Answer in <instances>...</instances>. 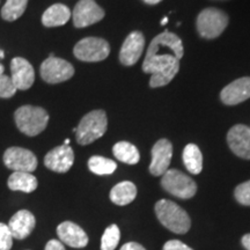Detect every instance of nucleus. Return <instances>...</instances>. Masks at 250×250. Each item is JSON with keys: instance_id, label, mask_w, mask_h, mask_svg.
Wrapping results in <instances>:
<instances>
[{"instance_id": "obj_1", "label": "nucleus", "mask_w": 250, "mask_h": 250, "mask_svg": "<svg viewBox=\"0 0 250 250\" xmlns=\"http://www.w3.org/2000/svg\"><path fill=\"white\" fill-rule=\"evenodd\" d=\"M145 73L152 74L149 86L152 88L168 85L180 70V61L174 55H155L145 58L143 64Z\"/></svg>"}, {"instance_id": "obj_2", "label": "nucleus", "mask_w": 250, "mask_h": 250, "mask_svg": "<svg viewBox=\"0 0 250 250\" xmlns=\"http://www.w3.org/2000/svg\"><path fill=\"white\" fill-rule=\"evenodd\" d=\"M155 214L159 221L173 233L186 234L191 227L190 217L186 210L168 199H161L156 203Z\"/></svg>"}, {"instance_id": "obj_3", "label": "nucleus", "mask_w": 250, "mask_h": 250, "mask_svg": "<svg viewBox=\"0 0 250 250\" xmlns=\"http://www.w3.org/2000/svg\"><path fill=\"white\" fill-rule=\"evenodd\" d=\"M15 124L23 134L34 137L45 130L49 122V114L41 107L22 105L14 114Z\"/></svg>"}, {"instance_id": "obj_4", "label": "nucleus", "mask_w": 250, "mask_h": 250, "mask_svg": "<svg viewBox=\"0 0 250 250\" xmlns=\"http://www.w3.org/2000/svg\"><path fill=\"white\" fill-rule=\"evenodd\" d=\"M108 126L107 115L103 110H93L88 112L80 121L74 132L77 133V142L80 145H89L101 138Z\"/></svg>"}, {"instance_id": "obj_5", "label": "nucleus", "mask_w": 250, "mask_h": 250, "mask_svg": "<svg viewBox=\"0 0 250 250\" xmlns=\"http://www.w3.org/2000/svg\"><path fill=\"white\" fill-rule=\"evenodd\" d=\"M161 186L167 192L181 199H189L196 195L197 184L191 177L177 169H168L162 175Z\"/></svg>"}, {"instance_id": "obj_6", "label": "nucleus", "mask_w": 250, "mask_h": 250, "mask_svg": "<svg viewBox=\"0 0 250 250\" xmlns=\"http://www.w3.org/2000/svg\"><path fill=\"white\" fill-rule=\"evenodd\" d=\"M228 24V17L218 8H206L197 18V29L204 39H215L223 34Z\"/></svg>"}, {"instance_id": "obj_7", "label": "nucleus", "mask_w": 250, "mask_h": 250, "mask_svg": "<svg viewBox=\"0 0 250 250\" xmlns=\"http://www.w3.org/2000/svg\"><path fill=\"white\" fill-rule=\"evenodd\" d=\"M73 54L83 62H101L110 54V45L107 41L100 37H86L77 43Z\"/></svg>"}, {"instance_id": "obj_8", "label": "nucleus", "mask_w": 250, "mask_h": 250, "mask_svg": "<svg viewBox=\"0 0 250 250\" xmlns=\"http://www.w3.org/2000/svg\"><path fill=\"white\" fill-rule=\"evenodd\" d=\"M183 44L182 41L176 34L169 33L165 30L160 35L153 39L149 44L147 52H146V59L153 57L155 55H175V57L180 59L183 57Z\"/></svg>"}, {"instance_id": "obj_9", "label": "nucleus", "mask_w": 250, "mask_h": 250, "mask_svg": "<svg viewBox=\"0 0 250 250\" xmlns=\"http://www.w3.org/2000/svg\"><path fill=\"white\" fill-rule=\"evenodd\" d=\"M40 73L45 83H61L74 76V67L64 59L49 57L41 65Z\"/></svg>"}, {"instance_id": "obj_10", "label": "nucleus", "mask_w": 250, "mask_h": 250, "mask_svg": "<svg viewBox=\"0 0 250 250\" xmlns=\"http://www.w3.org/2000/svg\"><path fill=\"white\" fill-rule=\"evenodd\" d=\"M4 164L8 169L14 171L33 173L37 168V158L29 149L9 147L4 153Z\"/></svg>"}, {"instance_id": "obj_11", "label": "nucleus", "mask_w": 250, "mask_h": 250, "mask_svg": "<svg viewBox=\"0 0 250 250\" xmlns=\"http://www.w3.org/2000/svg\"><path fill=\"white\" fill-rule=\"evenodd\" d=\"M72 18L77 28H85L101 21L104 18V11L95 0H80L73 9Z\"/></svg>"}, {"instance_id": "obj_12", "label": "nucleus", "mask_w": 250, "mask_h": 250, "mask_svg": "<svg viewBox=\"0 0 250 250\" xmlns=\"http://www.w3.org/2000/svg\"><path fill=\"white\" fill-rule=\"evenodd\" d=\"M171 156H173V145L169 140H158L152 148V161L149 165L151 174L154 176L164 175L169 169Z\"/></svg>"}, {"instance_id": "obj_13", "label": "nucleus", "mask_w": 250, "mask_h": 250, "mask_svg": "<svg viewBox=\"0 0 250 250\" xmlns=\"http://www.w3.org/2000/svg\"><path fill=\"white\" fill-rule=\"evenodd\" d=\"M227 143L234 154L250 160V126L237 124L228 131Z\"/></svg>"}, {"instance_id": "obj_14", "label": "nucleus", "mask_w": 250, "mask_h": 250, "mask_svg": "<svg viewBox=\"0 0 250 250\" xmlns=\"http://www.w3.org/2000/svg\"><path fill=\"white\" fill-rule=\"evenodd\" d=\"M74 162V153L70 145H61L51 149L44 158V165L48 169L56 173H66Z\"/></svg>"}, {"instance_id": "obj_15", "label": "nucleus", "mask_w": 250, "mask_h": 250, "mask_svg": "<svg viewBox=\"0 0 250 250\" xmlns=\"http://www.w3.org/2000/svg\"><path fill=\"white\" fill-rule=\"evenodd\" d=\"M145 48V39L140 31H132L125 39L121 48L120 61L125 66H132L139 61Z\"/></svg>"}, {"instance_id": "obj_16", "label": "nucleus", "mask_w": 250, "mask_h": 250, "mask_svg": "<svg viewBox=\"0 0 250 250\" xmlns=\"http://www.w3.org/2000/svg\"><path fill=\"white\" fill-rule=\"evenodd\" d=\"M12 81L15 88L20 90H27L33 86L35 81V71L27 59L17 57L11 62Z\"/></svg>"}, {"instance_id": "obj_17", "label": "nucleus", "mask_w": 250, "mask_h": 250, "mask_svg": "<svg viewBox=\"0 0 250 250\" xmlns=\"http://www.w3.org/2000/svg\"><path fill=\"white\" fill-rule=\"evenodd\" d=\"M220 99L227 105L239 104L250 99V78L245 77L234 80L221 90Z\"/></svg>"}, {"instance_id": "obj_18", "label": "nucleus", "mask_w": 250, "mask_h": 250, "mask_svg": "<svg viewBox=\"0 0 250 250\" xmlns=\"http://www.w3.org/2000/svg\"><path fill=\"white\" fill-rule=\"evenodd\" d=\"M57 234L62 243L72 248H83L88 245V236L79 225L64 221L57 227Z\"/></svg>"}, {"instance_id": "obj_19", "label": "nucleus", "mask_w": 250, "mask_h": 250, "mask_svg": "<svg viewBox=\"0 0 250 250\" xmlns=\"http://www.w3.org/2000/svg\"><path fill=\"white\" fill-rule=\"evenodd\" d=\"M35 225L36 220L34 214L28 210H21L9 219L7 226L13 239L23 240L30 235L35 228Z\"/></svg>"}, {"instance_id": "obj_20", "label": "nucleus", "mask_w": 250, "mask_h": 250, "mask_svg": "<svg viewBox=\"0 0 250 250\" xmlns=\"http://www.w3.org/2000/svg\"><path fill=\"white\" fill-rule=\"evenodd\" d=\"M72 13L67 6L62 4H55L46 9L42 15L43 26L51 27H61L70 20Z\"/></svg>"}, {"instance_id": "obj_21", "label": "nucleus", "mask_w": 250, "mask_h": 250, "mask_svg": "<svg viewBox=\"0 0 250 250\" xmlns=\"http://www.w3.org/2000/svg\"><path fill=\"white\" fill-rule=\"evenodd\" d=\"M7 186L13 191H22L30 193L35 191L39 186L37 179L31 173H24V171H14L9 176Z\"/></svg>"}, {"instance_id": "obj_22", "label": "nucleus", "mask_w": 250, "mask_h": 250, "mask_svg": "<svg viewBox=\"0 0 250 250\" xmlns=\"http://www.w3.org/2000/svg\"><path fill=\"white\" fill-rule=\"evenodd\" d=\"M137 196V188L130 181H123L111 189L110 199L114 204L124 206L134 201Z\"/></svg>"}, {"instance_id": "obj_23", "label": "nucleus", "mask_w": 250, "mask_h": 250, "mask_svg": "<svg viewBox=\"0 0 250 250\" xmlns=\"http://www.w3.org/2000/svg\"><path fill=\"white\" fill-rule=\"evenodd\" d=\"M183 162L189 173L198 175L203 169V155L195 144H188L183 151Z\"/></svg>"}, {"instance_id": "obj_24", "label": "nucleus", "mask_w": 250, "mask_h": 250, "mask_svg": "<svg viewBox=\"0 0 250 250\" xmlns=\"http://www.w3.org/2000/svg\"><path fill=\"white\" fill-rule=\"evenodd\" d=\"M112 153L120 160L127 165H136L139 162L140 155L136 146L127 142H120L112 147Z\"/></svg>"}, {"instance_id": "obj_25", "label": "nucleus", "mask_w": 250, "mask_h": 250, "mask_svg": "<svg viewBox=\"0 0 250 250\" xmlns=\"http://www.w3.org/2000/svg\"><path fill=\"white\" fill-rule=\"evenodd\" d=\"M28 5V0H7L1 8V18L6 21H15L22 17Z\"/></svg>"}, {"instance_id": "obj_26", "label": "nucleus", "mask_w": 250, "mask_h": 250, "mask_svg": "<svg viewBox=\"0 0 250 250\" xmlns=\"http://www.w3.org/2000/svg\"><path fill=\"white\" fill-rule=\"evenodd\" d=\"M88 168L92 173L96 175H110L116 170L117 164L110 159L94 155L88 160Z\"/></svg>"}, {"instance_id": "obj_27", "label": "nucleus", "mask_w": 250, "mask_h": 250, "mask_svg": "<svg viewBox=\"0 0 250 250\" xmlns=\"http://www.w3.org/2000/svg\"><path fill=\"white\" fill-rule=\"evenodd\" d=\"M121 232L117 225H110L101 239V250H115L120 242Z\"/></svg>"}, {"instance_id": "obj_28", "label": "nucleus", "mask_w": 250, "mask_h": 250, "mask_svg": "<svg viewBox=\"0 0 250 250\" xmlns=\"http://www.w3.org/2000/svg\"><path fill=\"white\" fill-rule=\"evenodd\" d=\"M17 93V88L13 85V81L5 74H0V98L9 99Z\"/></svg>"}, {"instance_id": "obj_29", "label": "nucleus", "mask_w": 250, "mask_h": 250, "mask_svg": "<svg viewBox=\"0 0 250 250\" xmlns=\"http://www.w3.org/2000/svg\"><path fill=\"white\" fill-rule=\"evenodd\" d=\"M234 196L240 204L250 206V181L239 184L234 191Z\"/></svg>"}, {"instance_id": "obj_30", "label": "nucleus", "mask_w": 250, "mask_h": 250, "mask_svg": "<svg viewBox=\"0 0 250 250\" xmlns=\"http://www.w3.org/2000/svg\"><path fill=\"white\" fill-rule=\"evenodd\" d=\"M13 246V236L6 224L0 223V250H11Z\"/></svg>"}, {"instance_id": "obj_31", "label": "nucleus", "mask_w": 250, "mask_h": 250, "mask_svg": "<svg viewBox=\"0 0 250 250\" xmlns=\"http://www.w3.org/2000/svg\"><path fill=\"white\" fill-rule=\"evenodd\" d=\"M164 250H193L188 247L186 243L181 242L180 240H169L165 243Z\"/></svg>"}, {"instance_id": "obj_32", "label": "nucleus", "mask_w": 250, "mask_h": 250, "mask_svg": "<svg viewBox=\"0 0 250 250\" xmlns=\"http://www.w3.org/2000/svg\"><path fill=\"white\" fill-rule=\"evenodd\" d=\"M45 250H65L64 245L59 241V240H50V241L46 243Z\"/></svg>"}, {"instance_id": "obj_33", "label": "nucleus", "mask_w": 250, "mask_h": 250, "mask_svg": "<svg viewBox=\"0 0 250 250\" xmlns=\"http://www.w3.org/2000/svg\"><path fill=\"white\" fill-rule=\"evenodd\" d=\"M121 250H146L142 245L137 242H127L122 247Z\"/></svg>"}, {"instance_id": "obj_34", "label": "nucleus", "mask_w": 250, "mask_h": 250, "mask_svg": "<svg viewBox=\"0 0 250 250\" xmlns=\"http://www.w3.org/2000/svg\"><path fill=\"white\" fill-rule=\"evenodd\" d=\"M241 241H242V246L245 247L247 250H250V233L243 235Z\"/></svg>"}, {"instance_id": "obj_35", "label": "nucleus", "mask_w": 250, "mask_h": 250, "mask_svg": "<svg viewBox=\"0 0 250 250\" xmlns=\"http://www.w3.org/2000/svg\"><path fill=\"white\" fill-rule=\"evenodd\" d=\"M144 1L148 5H155V4H159V2L162 1V0H144Z\"/></svg>"}, {"instance_id": "obj_36", "label": "nucleus", "mask_w": 250, "mask_h": 250, "mask_svg": "<svg viewBox=\"0 0 250 250\" xmlns=\"http://www.w3.org/2000/svg\"><path fill=\"white\" fill-rule=\"evenodd\" d=\"M167 22H168V18H164V19H162V21H161L160 24H162V26H165V24L167 23Z\"/></svg>"}, {"instance_id": "obj_37", "label": "nucleus", "mask_w": 250, "mask_h": 250, "mask_svg": "<svg viewBox=\"0 0 250 250\" xmlns=\"http://www.w3.org/2000/svg\"><path fill=\"white\" fill-rule=\"evenodd\" d=\"M4 70H5L4 66H2V65L0 64V74H4Z\"/></svg>"}, {"instance_id": "obj_38", "label": "nucleus", "mask_w": 250, "mask_h": 250, "mask_svg": "<svg viewBox=\"0 0 250 250\" xmlns=\"http://www.w3.org/2000/svg\"><path fill=\"white\" fill-rule=\"evenodd\" d=\"M68 144H70V139H66L64 142V145H68Z\"/></svg>"}, {"instance_id": "obj_39", "label": "nucleus", "mask_w": 250, "mask_h": 250, "mask_svg": "<svg viewBox=\"0 0 250 250\" xmlns=\"http://www.w3.org/2000/svg\"><path fill=\"white\" fill-rule=\"evenodd\" d=\"M2 57H4V52H2L1 50H0V58H2Z\"/></svg>"}]
</instances>
